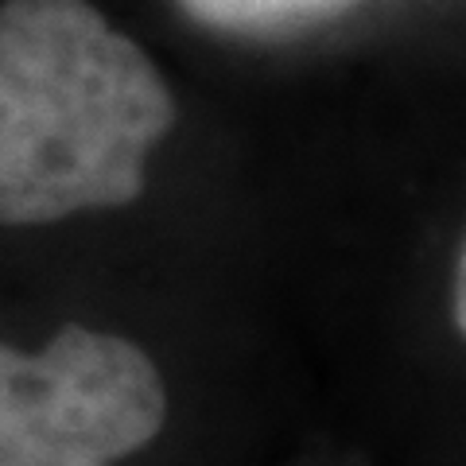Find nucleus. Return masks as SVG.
I'll use <instances>...</instances> for the list:
<instances>
[{"mask_svg":"<svg viewBox=\"0 0 466 466\" xmlns=\"http://www.w3.org/2000/svg\"><path fill=\"white\" fill-rule=\"evenodd\" d=\"M164 420V377L121 334L66 323L39 354L0 342V466H109Z\"/></svg>","mask_w":466,"mask_h":466,"instance_id":"f03ea898","label":"nucleus"},{"mask_svg":"<svg viewBox=\"0 0 466 466\" xmlns=\"http://www.w3.org/2000/svg\"><path fill=\"white\" fill-rule=\"evenodd\" d=\"M466 253L459 249V257H455V327L459 330H466Z\"/></svg>","mask_w":466,"mask_h":466,"instance_id":"20e7f679","label":"nucleus"},{"mask_svg":"<svg viewBox=\"0 0 466 466\" xmlns=\"http://www.w3.org/2000/svg\"><path fill=\"white\" fill-rule=\"evenodd\" d=\"M358 0H175L191 24L233 39H291L350 12Z\"/></svg>","mask_w":466,"mask_h":466,"instance_id":"7ed1b4c3","label":"nucleus"},{"mask_svg":"<svg viewBox=\"0 0 466 466\" xmlns=\"http://www.w3.org/2000/svg\"><path fill=\"white\" fill-rule=\"evenodd\" d=\"M171 125V86L90 0L0 5V226L137 202Z\"/></svg>","mask_w":466,"mask_h":466,"instance_id":"f257e3e1","label":"nucleus"}]
</instances>
